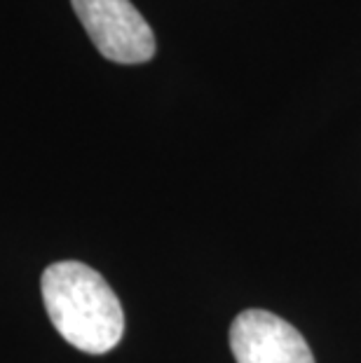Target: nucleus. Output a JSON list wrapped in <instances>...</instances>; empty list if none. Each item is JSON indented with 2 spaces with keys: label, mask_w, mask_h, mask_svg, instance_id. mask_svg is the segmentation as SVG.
Wrapping results in <instances>:
<instances>
[{
  "label": "nucleus",
  "mask_w": 361,
  "mask_h": 363,
  "mask_svg": "<svg viewBox=\"0 0 361 363\" xmlns=\"http://www.w3.org/2000/svg\"><path fill=\"white\" fill-rule=\"evenodd\" d=\"M43 303L59 335L75 350L106 354L122 340L125 312L109 281L84 262H55L43 274Z\"/></svg>",
  "instance_id": "f257e3e1"
},
{
  "label": "nucleus",
  "mask_w": 361,
  "mask_h": 363,
  "mask_svg": "<svg viewBox=\"0 0 361 363\" xmlns=\"http://www.w3.org/2000/svg\"><path fill=\"white\" fill-rule=\"evenodd\" d=\"M94 48L115 64H145L155 57V35L129 0H71Z\"/></svg>",
  "instance_id": "f03ea898"
},
{
  "label": "nucleus",
  "mask_w": 361,
  "mask_h": 363,
  "mask_svg": "<svg viewBox=\"0 0 361 363\" xmlns=\"http://www.w3.org/2000/svg\"><path fill=\"white\" fill-rule=\"evenodd\" d=\"M230 350L237 363H314L305 337L265 310L242 312L230 326Z\"/></svg>",
  "instance_id": "7ed1b4c3"
}]
</instances>
